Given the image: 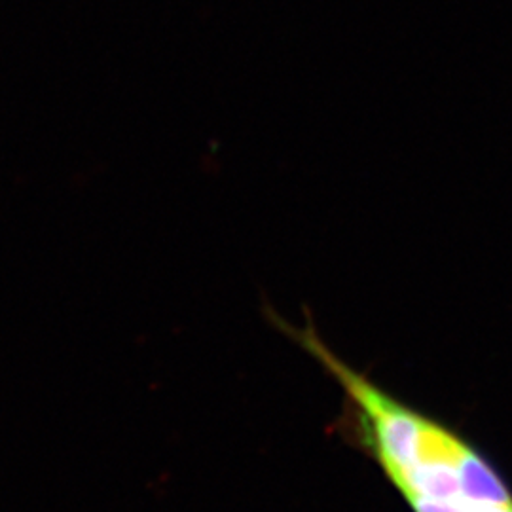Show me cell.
I'll return each mask as SVG.
<instances>
[{
	"instance_id": "cell-1",
	"label": "cell",
	"mask_w": 512,
	"mask_h": 512,
	"mask_svg": "<svg viewBox=\"0 0 512 512\" xmlns=\"http://www.w3.org/2000/svg\"><path fill=\"white\" fill-rule=\"evenodd\" d=\"M277 323L340 387L344 435L376 463L408 511L512 512L511 486L471 440L346 363L310 321Z\"/></svg>"
}]
</instances>
